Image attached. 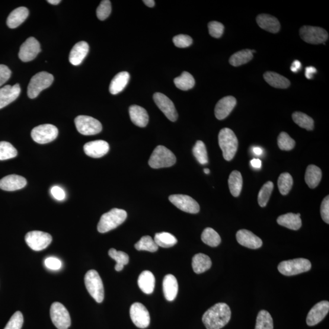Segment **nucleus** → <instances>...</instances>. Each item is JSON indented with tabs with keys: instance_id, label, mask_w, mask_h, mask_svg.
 Returning <instances> with one entry per match:
<instances>
[{
	"instance_id": "obj_28",
	"label": "nucleus",
	"mask_w": 329,
	"mask_h": 329,
	"mask_svg": "<svg viewBox=\"0 0 329 329\" xmlns=\"http://www.w3.org/2000/svg\"><path fill=\"white\" fill-rule=\"evenodd\" d=\"M155 282L154 274L149 271H143L138 279V285L140 289L147 295H149L154 292Z\"/></svg>"
},
{
	"instance_id": "obj_14",
	"label": "nucleus",
	"mask_w": 329,
	"mask_h": 329,
	"mask_svg": "<svg viewBox=\"0 0 329 329\" xmlns=\"http://www.w3.org/2000/svg\"><path fill=\"white\" fill-rule=\"evenodd\" d=\"M130 316L133 323L137 327L145 328L150 324V315L148 310L140 302L134 303L130 306Z\"/></svg>"
},
{
	"instance_id": "obj_7",
	"label": "nucleus",
	"mask_w": 329,
	"mask_h": 329,
	"mask_svg": "<svg viewBox=\"0 0 329 329\" xmlns=\"http://www.w3.org/2000/svg\"><path fill=\"white\" fill-rule=\"evenodd\" d=\"M54 81L52 74L46 72L37 73L31 79L28 87V96L31 99L38 97L40 93L49 87Z\"/></svg>"
},
{
	"instance_id": "obj_41",
	"label": "nucleus",
	"mask_w": 329,
	"mask_h": 329,
	"mask_svg": "<svg viewBox=\"0 0 329 329\" xmlns=\"http://www.w3.org/2000/svg\"><path fill=\"white\" fill-rule=\"evenodd\" d=\"M273 328V320L270 313L266 311H260L257 315L255 329Z\"/></svg>"
},
{
	"instance_id": "obj_54",
	"label": "nucleus",
	"mask_w": 329,
	"mask_h": 329,
	"mask_svg": "<svg viewBox=\"0 0 329 329\" xmlns=\"http://www.w3.org/2000/svg\"><path fill=\"white\" fill-rule=\"evenodd\" d=\"M45 265L47 268L52 270H58L62 267V262L56 257H49L45 260Z\"/></svg>"
},
{
	"instance_id": "obj_53",
	"label": "nucleus",
	"mask_w": 329,
	"mask_h": 329,
	"mask_svg": "<svg viewBox=\"0 0 329 329\" xmlns=\"http://www.w3.org/2000/svg\"><path fill=\"white\" fill-rule=\"evenodd\" d=\"M11 70L5 65H0V87L5 84L11 76Z\"/></svg>"
},
{
	"instance_id": "obj_49",
	"label": "nucleus",
	"mask_w": 329,
	"mask_h": 329,
	"mask_svg": "<svg viewBox=\"0 0 329 329\" xmlns=\"http://www.w3.org/2000/svg\"><path fill=\"white\" fill-rule=\"evenodd\" d=\"M24 324V316L20 312H16L4 329H21Z\"/></svg>"
},
{
	"instance_id": "obj_22",
	"label": "nucleus",
	"mask_w": 329,
	"mask_h": 329,
	"mask_svg": "<svg viewBox=\"0 0 329 329\" xmlns=\"http://www.w3.org/2000/svg\"><path fill=\"white\" fill-rule=\"evenodd\" d=\"M27 184L26 179L16 174L8 175L0 180V188L8 191L20 190Z\"/></svg>"
},
{
	"instance_id": "obj_35",
	"label": "nucleus",
	"mask_w": 329,
	"mask_h": 329,
	"mask_svg": "<svg viewBox=\"0 0 329 329\" xmlns=\"http://www.w3.org/2000/svg\"><path fill=\"white\" fill-rule=\"evenodd\" d=\"M253 58V54L250 50H244L234 53L229 59L232 66L238 67L245 64Z\"/></svg>"
},
{
	"instance_id": "obj_31",
	"label": "nucleus",
	"mask_w": 329,
	"mask_h": 329,
	"mask_svg": "<svg viewBox=\"0 0 329 329\" xmlns=\"http://www.w3.org/2000/svg\"><path fill=\"white\" fill-rule=\"evenodd\" d=\"M211 267H212V261L208 255L202 253L194 255L192 259V268L194 273H203L209 270Z\"/></svg>"
},
{
	"instance_id": "obj_37",
	"label": "nucleus",
	"mask_w": 329,
	"mask_h": 329,
	"mask_svg": "<svg viewBox=\"0 0 329 329\" xmlns=\"http://www.w3.org/2000/svg\"><path fill=\"white\" fill-rule=\"evenodd\" d=\"M154 240L158 247L164 248L172 247L178 243L177 238L168 232L157 233Z\"/></svg>"
},
{
	"instance_id": "obj_36",
	"label": "nucleus",
	"mask_w": 329,
	"mask_h": 329,
	"mask_svg": "<svg viewBox=\"0 0 329 329\" xmlns=\"http://www.w3.org/2000/svg\"><path fill=\"white\" fill-rule=\"evenodd\" d=\"M174 83L178 89L182 91H188L195 84V80L190 73L184 72L179 77L174 79Z\"/></svg>"
},
{
	"instance_id": "obj_43",
	"label": "nucleus",
	"mask_w": 329,
	"mask_h": 329,
	"mask_svg": "<svg viewBox=\"0 0 329 329\" xmlns=\"http://www.w3.org/2000/svg\"><path fill=\"white\" fill-rule=\"evenodd\" d=\"M193 153L194 157L200 164L206 165L208 163L207 149L203 142L201 140H198L196 142L193 148Z\"/></svg>"
},
{
	"instance_id": "obj_4",
	"label": "nucleus",
	"mask_w": 329,
	"mask_h": 329,
	"mask_svg": "<svg viewBox=\"0 0 329 329\" xmlns=\"http://www.w3.org/2000/svg\"><path fill=\"white\" fill-rule=\"evenodd\" d=\"M177 158L170 149L159 145L155 149L150 157L148 164L155 169L170 167L175 164Z\"/></svg>"
},
{
	"instance_id": "obj_51",
	"label": "nucleus",
	"mask_w": 329,
	"mask_h": 329,
	"mask_svg": "<svg viewBox=\"0 0 329 329\" xmlns=\"http://www.w3.org/2000/svg\"><path fill=\"white\" fill-rule=\"evenodd\" d=\"M173 43L176 47L178 48H187L190 47L193 43V40L191 37L187 36V35L180 34L174 37Z\"/></svg>"
},
{
	"instance_id": "obj_32",
	"label": "nucleus",
	"mask_w": 329,
	"mask_h": 329,
	"mask_svg": "<svg viewBox=\"0 0 329 329\" xmlns=\"http://www.w3.org/2000/svg\"><path fill=\"white\" fill-rule=\"evenodd\" d=\"M322 178V171L317 166L310 165L306 168L305 174V181L311 188L318 186Z\"/></svg>"
},
{
	"instance_id": "obj_13",
	"label": "nucleus",
	"mask_w": 329,
	"mask_h": 329,
	"mask_svg": "<svg viewBox=\"0 0 329 329\" xmlns=\"http://www.w3.org/2000/svg\"><path fill=\"white\" fill-rule=\"evenodd\" d=\"M169 200L179 209L185 212L196 214L200 212L199 204L189 196L185 194H173L169 197Z\"/></svg>"
},
{
	"instance_id": "obj_19",
	"label": "nucleus",
	"mask_w": 329,
	"mask_h": 329,
	"mask_svg": "<svg viewBox=\"0 0 329 329\" xmlns=\"http://www.w3.org/2000/svg\"><path fill=\"white\" fill-rule=\"evenodd\" d=\"M85 155L93 158H100L109 151V145L104 140H98L85 143L84 146Z\"/></svg>"
},
{
	"instance_id": "obj_23",
	"label": "nucleus",
	"mask_w": 329,
	"mask_h": 329,
	"mask_svg": "<svg viewBox=\"0 0 329 329\" xmlns=\"http://www.w3.org/2000/svg\"><path fill=\"white\" fill-rule=\"evenodd\" d=\"M89 51V44L84 41H79L73 47L70 53L69 60L72 65L78 66L87 56Z\"/></svg>"
},
{
	"instance_id": "obj_3",
	"label": "nucleus",
	"mask_w": 329,
	"mask_h": 329,
	"mask_svg": "<svg viewBox=\"0 0 329 329\" xmlns=\"http://www.w3.org/2000/svg\"><path fill=\"white\" fill-rule=\"evenodd\" d=\"M127 212L123 209L115 208L101 216L98 225V231L106 233L117 228L125 221Z\"/></svg>"
},
{
	"instance_id": "obj_46",
	"label": "nucleus",
	"mask_w": 329,
	"mask_h": 329,
	"mask_svg": "<svg viewBox=\"0 0 329 329\" xmlns=\"http://www.w3.org/2000/svg\"><path fill=\"white\" fill-rule=\"evenodd\" d=\"M17 156V151L11 143L0 142V161L14 158Z\"/></svg>"
},
{
	"instance_id": "obj_48",
	"label": "nucleus",
	"mask_w": 329,
	"mask_h": 329,
	"mask_svg": "<svg viewBox=\"0 0 329 329\" xmlns=\"http://www.w3.org/2000/svg\"><path fill=\"white\" fill-rule=\"evenodd\" d=\"M111 3L108 0H103L97 9V15L99 20H104L111 13Z\"/></svg>"
},
{
	"instance_id": "obj_25",
	"label": "nucleus",
	"mask_w": 329,
	"mask_h": 329,
	"mask_svg": "<svg viewBox=\"0 0 329 329\" xmlns=\"http://www.w3.org/2000/svg\"><path fill=\"white\" fill-rule=\"evenodd\" d=\"M163 290L165 298L168 301H172L177 298L178 293V283L172 274H167L163 281Z\"/></svg>"
},
{
	"instance_id": "obj_24",
	"label": "nucleus",
	"mask_w": 329,
	"mask_h": 329,
	"mask_svg": "<svg viewBox=\"0 0 329 329\" xmlns=\"http://www.w3.org/2000/svg\"><path fill=\"white\" fill-rule=\"evenodd\" d=\"M256 21L258 26L270 33L275 34L280 30L279 20L272 15L265 14L258 15Z\"/></svg>"
},
{
	"instance_id": "obj_33",
	"label": "nucleus",
	"mask_w": 329,
	"mask_h": 329,
	"mask_svg": "<svg viewBox=\"0 0 329 329\" xmlns=\"http://www.w3.org/2000/svg\"><path fill=\"white\" fill-rule=\"evenodd\" d=\"M265 81L271 86L277 89H287L290 85L289 80L273 72H267L264 75Z\"/></svg>"
},
{
	"instance_id": "obj_61",
	"label": "nucleus",
	"mask_w": 329,
	"mask_h": 329,
	"mask_svg": "<svg viewBox=\"0 0 329 329\" xmlns=\"http://www.w3.org/2000/svg\"><path fill=\"white\" fill-rule=\"evenodd\" d=\"M47 2L53 5H57L59 4L60 0H48Z\"/></svg>"
},
{
	"instance_id": "obj_8",
	"label": "nucleus",
	"mask_w": 329,
	"mask_h": 329,
	"mask_svg": "<svg viewBox=\"0 0 329 329\" xmlns=\"http://www.w3.org/2000/svg\"><path fill=\"white\" fill-rule=\"evenodd\" d=\"M58 133V129L53 124H41L32 130L31 137L34 142L39 144H46L55 140Z\"/></svg>"
},
{
	"instance_id": "obj_20",
	"label": "nucleus",
	"mask_w": 329,
	"mask_h": 329,
	"mask_svg": "<svg viewBox=\"0 0 329 329\" xmlns=\"http://www.w3.org/2000/svg\"><path fill=\"white\" fill-rule=\"evenodd\" d=\"M237 104L236 98L232 96L223 98L217 103L215 108V115L217 119L224 120L231 114Z\"/></svg>"
},
{
	"instance_id": "obj_57",
	"label": "nucleus",
	"mask_w": 329,
	"mask_h": 329,
	"mask_svg": "<svg viewBox=\"0 0 329 329\" xmlns=\"http://www.w3.org/2000/svg\"><path fill=\"white\" fill-rule=\"evenodd\" d=\"M301 67V63L299 61V60H295L292 63V66H291V70L293 72H298L300 69Z\"/></svg>"
},
{
	"instance_id": "obj_5",
	"label": "nucleus",
	"mask_w": 329,
	"mask_h": 329,
	"mask_svg": "<svg viewBox=\"0 0 329 329\" xmlns=\"http://www.w3.org/2000/svg\"><path fill=\"white\" fill-rule=\"evenodd\" d=\"M84 282L86 289L96 302L101 303L104 298L103 281L97 271L92 270L85 274Z\"/></svg>"
},
{
	"instance_id": "obj_26",
	"label": "nucleus",
	"mask_w": 329,
	"mask_h": 329,
	"mask_svg": "<svg viewBox=\"0 0 329 329\" xmlns=\"http://www.w3.org/2000/svg\"><path fill=\"white\" fill-rule=\"evenodd\" d=\"M129 116L130 120L135 125L144 127L149 121L148 113L144 108L137 105H133L129 107Z\"/></svg>"
},
{
	"instance_id": "obj_45",
	"label": "nucleus",
	"mask_w": 329,
	"mask_h": 329,
	"mask_svg": "<svg viewBox=\"0 0 329 329\" xmlns=\"http://www.w3.org/2000/svg\"><path fill=\"white\" fill-rule=\"evenodd\" d=\"M273 188L274 184L271 181L267 182L261 187L258 194V203L260 207H264L267 206Z\"/></svg>"
},
{
	"instance_id": "obj_1",
	"label": "nucleus",
	"mask_w": 329,
	"mask_h": 329,
	"mask_svg": "<svg viewBox=\"0 0 329 329\" xmlns=\"http://www.w3.org/2000/svg\"><path fill=\"white\" fill-rule=\"evenodd\" d=\"M231 311L226 303H216L207 311L203 316V322L207 329H221L228 323Z\"/></svg>"
},
{
	"instance_id": "obj_2",
	"label": "nucleus",
	"mask_w": 329,
	"mask_h": 329,
	"mask_svg": "<svg viewBox=\"0 0 329 329\" xmlns=\"http://www.w3.org/2000/svg\"><path fill=\"white\" fill-rule=\"evenodd\" d=\"M218 143L226 161H231L237 151L238 142L235 134L229 128H223L219 133Z\"/></svg>"
},
{
	"instance_id": "obj_21",
	"label": "nucleus",
	"mask_w": 329,
	"mask_h": 329,
	"mask_svg": "<svg viewBox=\"0 0 329 329\" xmlns=\"http://www.w3.org/2000/svg\"><path fill=\"white\" fill-rule=\"evenodd\" d=\"M21 92L20 85H7L0 89V109L7 106L17 99Z\"/></svg>"
},
{
	"instance_id": "obj_42",
	"label": "nucleus",
	"mask_w": 329,
	"mask_h": 329,
	"mask_svg": "<svg viewBox=\"0 0 329 329\" xmlns=\"http://www.w3.org/2000/svg\"><path fill=\"white\" fill-rule=\"evenodd\" d=\"M277 184L280 193L282 195H287L293 186V180L292 176L289 172L281 174L278 179Z\"/></svg>"
},
{
	"instance_id": "obj_58",
	"label": "nucleus",
	"mask_w": 329,
	"mask_h": 329,
	"mask_svg": "<svg viewBox=\"0 0 329 329\" xmlns=\"http://www.w3.org/2000/svg\"><path fill=\"white\" fill-rule=\"evenodd\" d=\"M251 165L254 168L260 169L261 167V162L260 159H253L251 160Z\"/></svg>"
},
{
	"instance_id": "obj_55",
	"label": "nucleus",
	"mask_w": 329,
	"mask_h": 329,
	"mask_svg": "<svg viewBox=\"0 0 329 329\" xmlns=\"http://www.w3.org/2000/svg\"><path fill=\"white\" fill-rule=\"evenodd\" d=\"M51 193L52 196L58 201L65 200L66 194L65 191L59 186H54L51 189Z\"/></svg>"
},
{
	"instance_id": "obj_30",
	"label": "nucleus",
	"mask_w": 329,
	"mask_h": 329,
	"mask_svg": "<svg viewBox=\"0 0 329 329\" xmlns=\"http://www.w3.org/2000/svg\"><path fill=\"white\" fill-rule=\"evenodd\" d=\"M129 78L130 75L128 72H122L118 73L111 82L109 86L111 94L117 95L122 92L128 83Z\"/></svg>"
},
{
	"instance_id": "obj_39",
	"label": "nucleus",
	"mask_w": 329,
	"mask_h": 329,
	"mask_svg": "<svg viewBox=\"0 0 329 329\" xmlns=\"http://www.w3.org/2000/svg\"><path fill=\"white\" fill-rule=\"evenodd\" d=\"M108 255L113 259L116 261L117 264L115 267V269L117 271L123 270L124 265L129 263V257L125 252L118 251L114 248H111L108 251Z\"/></svg>"
},
{
	"instance_id": "obj_40",
	"label": "nucleus",
	"mask_w": 329,
	"mask_h": 329,
	"mask_svg": "<svg viewBox=\"0 0 329 329\" xmlns=\"http://www.w3.org/2000/svg\"><path fill=\"white\" fill-rule=\"evenodd\" d=\"M292 119L295 123L302 128L312 130L314 128V121L305 114L296 112L292 115Z\"/></svg>"
},
{
	"instance_id": "obj_16",
	"label": "nucleus",
	"mask_w": 329,
	"mask_h": 329,
	"mask_svg": "<svg viewBox=\"0 0 329 329\" xmlns=\"http://www.w3.org/2000/svg\"><path fill=\"white\" fill-rule=\"evenodd\" d=\"M153 99L156 105L160 108L168 120L176 121L178 119V115L176 109L174 104L170 98L161 93H156L153 96Z\"/></svg>"
},
{
	"instance_id": "obj_60",
	"label": "nucleus",
	"mask_w": 329,
	"mask_h": 329,
	"mask_svg": "<svg viewBox=\"0 0 329 329\" xmlns=\"http://www.w3.org/2000/svg\"><path fill=\"white\" fill-rule=\"evenodd\" d=\"M252 150H253V152L255 155L260 156L263 154V150L259 148V147H254Z\"/></svg>"
},
{
	"instance_id": "obj_50",
	"label": "nucleus",
	"mask_w": 329,
	"mask_h": 329,
	"mask_svg": "<svg viewBox=\"0 0 329 329\" xmlns=\"http://www.w3.org/2000/svg\"><path fill=\"white\" fill-rule=\"evenodd\" d=\"M208 28L210 36L217 39L221 37L224 33V25L218 21H210L208 24Z\"/></svg>"
},
{
	"instance_id": "obj_52",
	"label": "nucleus",
	"mask_w": 329,
	"mask_h": 329,
	"mask_svg": "<svg viewBox=\"0 0 329 329\" xmlns=\"http://www.w3.org/2000/svg\"><path fill=\"white\" fill-rule=\"evenodd\" d=\"M321 216L327 224L329 223V196L324 198L321 205Z\"/></svg>"
},
{
	"instance_id": "obj_44",
	"label": "nucleus",
	"mask_w": 329,
	"mask_h": 329,
	"mask_svg": "<svg viewBox=\"0 0 329 329\" xmlns=\"http://www.w3.org/2000/svg\"><path fill=\"white\" fill-rule=\"evenodd\" d=\"M135 248L138 251H146L155 252L158 250L159 247L156 245L154 239L150 236H144L135 245Z\"/></svg>"
},
{
	"instance_id": "obj_18",
	"label": "nucleus",
	"mask_w": 329,
	"mask_h": 329,
	"mask_svg": "<svg viewBox=\"0 0 329 329\" xmlns=\"http://www.w3.org/2000/svg\"><path fill=\"white\" fill-rule=\"evenodd\" d=\"M236 238L239 245L253 250L261 248L263 245L262 240L248 230H239L236 234Z\"/></svg>"
},
{
	"instance_id": "obj_62",
	"label": "nucleus",
	"mask_w": 329,
	"mask_h": 329,
	"mask_svg": "<svg viewBox=\"0 0 329 329\" xmlns=\"http://www.w3.org/2000/svg\"><path fill=\"white\" fill-rule=\"evenodd\" d=\"M204 172H205L206 174H208L210 173V170L208 168H205L204 170Z\"/></svg>"
},
{
	"instance_id": "obj_12",
	"label": "nucleus",
	"mask_w": 329,
	"mask_h": 329,
	"mask_svg": "<svg viewBox=\"0 0 329 329\" xmlns=\"http://www.w3.org/2000/svg\"><path fill=\"white\" fill-rule=\"evenodd\" d=\"M25 241L32 250L40 251L49 247L52 242V237L49 233L31 231L25 236Z\"/></svg>"
},
{
	"instance_id": "obj_6",
	"label": "nucleus",
	"mask_w": 329,
	"mask_h": 329,
	"mask_svg": "<svg viewBox=\"0 0 329 329\" xmlns=\"http://www.w3.org/2000/svg\"><path fill=\"white\" fill-rule=\"evenodd\" d=\"M312 264L306 258H299L295 259L283 261L278 265V270L284 276L297 275L311 270Z\"/></svg>"
},
{
	"instance_id": "obj_59",
	"label": "nucleus",
	"mask_w": 329,
	"mask_h": 329,
	"mask_svg": "<svg viewBox=\"0 0 329 329\" xmlns=\"http://www.w3.org/2000/svg\"><path fill=\"white\" fill-rule=\"evenodd\" d=\"M143 2L144 3L145 5L148 6L149 8L154 7L155 5V2L154 0H144Z\"/></svg>"
},
{
	"instance_id": "obj_56",
	"label": "nucleus",
	"mask_w": 329,
	"mask_h": 329,
	"mask_svg": "<svg viewBox=\"0 0 329 329\" xmlns=\"http://www.w3.org/2000/svg\"><path fill=\"white\" fill-rule=\"evenodd\" d=\"M316 69L314 67H308L305 69V76L306 78L311 79L313 78V76L315 73H316Z\"/></svg>"
},
{
	"instance_id": "obj_27",
	"label": "nucleus",
	"mask_w": 329,
	"mask_h": 329,
	"mask_svg": "<svg viewBox=\"0 0 329 329\" xmlns=\"http://www.w3.org/2000/svg\"><path fill=\"white\" fill-rule=\"evenodd\" d=\"M278 224L286 228L297 231L301 228V214L288 213L278 217Z\"/></svg>"
},
{
	"instance_id": "obj_17",
	"label": "nucleus",
	"mask_w": 329,
	"mask_h": 329,
	"mask_svg": "<svg viewBox=\"0 0 329 329\" xmlns=\"http://www.w3.org/2000/svg\"><path fill=\"white\" fill-rule=\"evenodd\" d=\"M329 311V302L322 301L316 303L310 311L306 316V324L309 326H314L323 320Z\"/></svg>"
},
{
	"instance_id": "obj_9",
	"label": "nucleus",
	"mask_w": 329,
	"mask_h": 329,
	"mask_svg": "<svg viewBox=\"0 0 329 329\" xmlns=\"http://www.w3.org/2000/svg\"><path fill=\"white\" fill-rule=\"evenodd\" d=\"M75 123L78 131L84 136L96 135L101 132L102 124L98 120L87 116L76 118Z\"/></svg>"
},
{
	"instance_id": "obj_47",
	"label": "nucleus",
	"mask_w": 329,
	"mask_h": 329,
	"mask_svg": "<svg viewBox=\"0 0 329 329\" xmlns=\"http://www.w3.org/2000/svg\"><path fill=\"white\" fill-rule=\"evenodd\" d=\"M278 146L281 150L290 151L294 148L296 143L295 140L291 138L288 134L282 132L279 134L277 139Z\"/></svg>"
},
{
	"instance_id": "obj_34",
	"label": "nucleus",
	"mask_w": 329,
	"mask_h": 329,
	"mask_svg": "<svg viewBox=\"0 0 329 329\" xmlns=\"http://www.w3.org/2000/svg\"><path fill=\"white\" fill-rule=\"evenodd\" d=\"M228 184L232 196L238 197L240 194L243 187V178L240 172L236 170L232 171L229 176Z\"/></svg>"
},
{
	"instance_id": "obj_29",
	"label": "nucleus",
	"mask_w": 329,
	"mask_h": 329,
	"mask_svg": "<svg viewBox=\"0 0 329 329\" xmlns=\"http://www.w3.org/2000/svg\"><path fill=\"white\" fill-rule=\"evenodd\" d=\"M28 15L29 11L27 8L19 7L14 9L8 16L7 19L8 27L12 29L17 28L24 23Z\"/></svg>"
},
{
	"instance_id": "obj_10",
	"label": "nucleus",
	"mask_w": 329,
	"mask_h": 329,
	"mask_svg": "<svg viewBox=\"0 0 329 329\" xmlns=\"http://www.w3.org/2000/svg\"><path fill=\"white\" fill-rule=\"evenodd\" d=\"M50 316L53 323L58 329H67L71 325V318L64 305L54 302L50 309Z\"/></svg>"
},
{
	"instance_id": "obj_11",
	"label": "nucleus",
	"mask_w": 329,
	"mask_h": 329,
	"mask_svg": "<svg viewBox=\"0 0 329 329\" xmlns=\"http://www.w3.org/2000/svg\"><path fill=\"white\" fill-rule=\"evenodd\" d=\"M300 36L305 42L311 44L325 43L328 38L326 31L321 28L303 26L299 31Z\"/></svg>"
},
{
	"instance_id": "obj_38",
	"label": "nucleus",
	"mask_w": 329,
	"mask_h": 329,
	"mask_svg": "<svg viewBox=\"0 0 329 329\" xmlns=\"http://www.w3.org/2000/svg\"><path fill=\"white\" fill-rule=\"evenodd\" d=\"M201 239L204 244L211 247H218L222 242L221 237L218 233L210 228H207L204 230L201 235Z\"/></svg>"
},
{
	"instance_id": "obj_15",
	"label": "nucleus",
	"mask_w": 329,
	"mask_h": 329,
	"mask_svg": "<svg viewBox=\"0 0 329 329\" xmlns=\"http://www.w3.org/2000/svg\"><path fill=\"white\" fill-rule=\"evenodd\" d=\"M41 52L40 45L33 37L28 39L21 45L18 53L19 58L25 62L34 60Z\"/></svg>"
}]
</instances>
